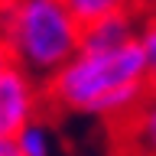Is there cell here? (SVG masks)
I'll list each match as a JSON object with an SVG mask.
<instances>
[{
	"mask_svg": "<svg viewBox=\"0 0 156 156\" xmlns=\"http://www.w3.org/2000/svg\"><path fill=\"white\" fill-rule=\"evenodd\" d=\"M13 143L20 146V153H23V156H52V133L46 130L42 117L29 120V124L13 136Z\"/></svg>",
	"mask_w": 156,
	"mask_h": 156,
	"instance_id": "cell-6",
	"label": "cell"
},
{
	"mask_svg": "<svg viewBox=\"0 0 156 156\" xmlns=\"http://www.w3.org/2000/svg\"><path fill=\"white\" fill-rule=\"evenodd\" d=\"M136 42L143 49V58H146V72H150V81L156 85V7L146 10L140 26H136Z\"/></svg>",
	"mask_w": 156,
	"mask_h": 156,
	"instance_id": "cell-7",
	"label": "cell"
},
{
	"mask_svg": "<svg viewBox=\"0 0 156 156\" xmlns=\"http://www.w3.org/2000/svg\"><path fill=\"white\" fill-rule=\"evenodd\" d=\"M13 58H10V49H7V42H3V36H0V68H7Z\"/></svg>",
	"mask_w": 156,
	"mask_h": 156,
	"instance_id": "cell-11",
	"label": "cell"
},
{
	"mask_svg": "<svg viewBox=\"0 0 156 156\" xmlns=\"http://www.w3.org/2000/svg\"><path fill=\"white\" fill-rule=\"evenodd\" d=\"M117 156H156V85L127 117L107 124Z\"/></svg>",
	"mask_w": 156,
	"mask_h": 156,
	"instance_id": "cell-4",
	"label": "cell"
},
{
	"mask_svg": "<svg viewBox=\"0 0 156 156\" xmlns=\"http://www.w3.org/2000/svg\"><path fill=\"white\" fill-rule=\"evenodd\" d=\"M153 7H156V0H127V10H133V13H146Z\"/></svg>",
	"mask_w": 156,
	"mask_h": 156,
	"instance_id": "cell-10",
	"label": "cell"
},
{
	"mask_svg": "<svg viewBox=\"0 0 156 156\" xmlns=\"http://www.w3.org/2000/svg\"><path fill=\"white\" fill-rule=\"evenodd\" d=\"M46 88L26 68L10 62L0 68V136H16L29 120L46 111Z\"/></svg>",
	"mask_w": 156,
	"mask_h": 156,
	"instance_id": "cell-3",
	"label": "cell"
},
{
	"mask_svg": "<svg viewBox=\"0 0 156 156\" xmlns=\"http://www.w3.org/2000/svg\"><path fill=\"white\" fill-rule=\"evenodd\" d=\"M0 36L20 68L49 81L81 49V20L65 0H0Z\"/></svg>",
	"mask_w": 156,
	"mask_h": 156,
	"instance_id": "cell-2",
	"label": "cell"
},
{
	"mask_svg": "<svg viewBox=\"0 0 156 156\" xmlns=\"http://www.w3.org/2000/svg\"><path fill=\"white\" fill-rule=\"evenodd\" d=\"M136 26L140 23L133 10H117L91 23H81V49H117L136 39Z\"/></svg>",
	"mask_w": 156,
	"mask_h": 156,
	"instance_id": "cell-5",
	"label": "cell"
},
{
	"mask_svg": "<svg viewBox=\"0 0 156 156\" xmlns=\"http://www.w3.org/2000/svg\"><path fill=\"white\" fill-rule=\"evenodd\" d=\"M72 13H75L81 23H91L98 16H107V13H117V10H127V0H65Z\"/></svg>",
	"mask_w": 156,
	"mask_h": 156,
	"instance_id": "cell-8",
	"label": "cell"
},
{
	"mask_svg": "<svg viewBox=\"0 0 156 156\" xmlns=\"http://www.w3.org/2000/svg\"><path fill=\"white\" fill-rule=\"evenodd\" d=\"M0 156H23L20 146L13 143V136H0Z\"/></svg>",
	"mask_w": 156,
	"mask_h": 156,
	"instance_id": "cell-9",
	"label": "cell"
},
{
	"mask_svg": "<svg viewBox=\"0 0 156 156\" xmlns=\"http://www.w3.org/2000/svg\"><path fill=\"white\" fill-rule=\"evenodd\" d=\"M52 111L101 117L114 124L133 111L153 88L136 39L117 49H78L55 75L42 81Z\"/></svg>",
	"mask_w": 156,
	"mask_h": 156,
	"instance_id": "cell-1",
	"label": "cell"
}]
</instances>
